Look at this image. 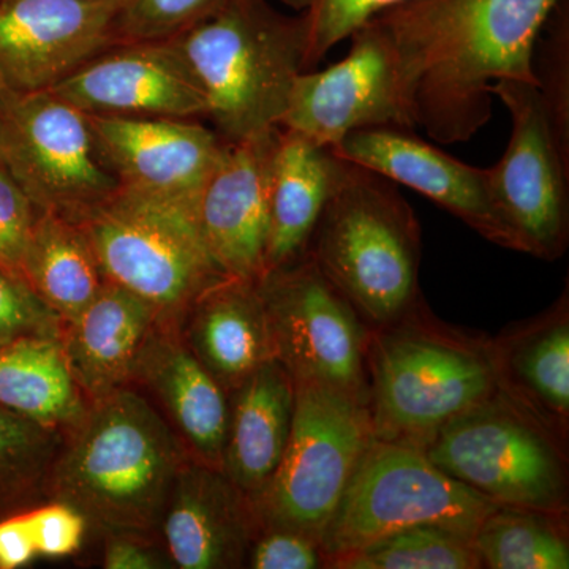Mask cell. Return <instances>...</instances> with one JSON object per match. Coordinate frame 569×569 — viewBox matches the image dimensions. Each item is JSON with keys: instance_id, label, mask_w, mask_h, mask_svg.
I'll return each mask as SVG.
<instances>
[{"instance_id": "ba28073f", "label": "cell", "mask_w": 569, "mask_h": 569, "mask_svg": "<svg viewBox=\"0 0 569 569\" xmlns=\"http://www.w3.org/2000/svg\"><path fill=\"white\" fill-rule=\"evenodd\" d=\"M498 507L440 470L422 449L373 437L326 526L321 549L328 563L411 527L475 535Z\"/></svg>"}, {"instance_id": "f35d334b", "label": "cell", "mask_w": 569, "mask_h": 569, "mask_svg": "<svg viewBox=\"0 0 569 569\" xmlns=\"http://www.w3.org/2000/svg\"><path fill=\"white\" fill-rule=\"evenodd\" d=\"M36 557L26 512L0 520V569L28 567Z\"/></svg>"}, {"instance_id": "277c9868", "label": "cell", "mask_w": 569, "mask_h": 569, "mask_svg": "<svg viewBox=\"0 0 569 569\" xmlns=\"http://www.w3.org/2000/svg\"><path fill=\"white\" fill-rule=\"evenodd\" d=\"M307 254L372 331L422 302L421 228L413 209L397 183L339 156Z\"/></svg>"}, {"instance_id": "8d00e7d4", "label": "cell", "mask_w": 569, "mask_h": 569, "mask_svg": "<svg viewBox=\"0 0 569 569\" xmlns=\"http://www.w3.org/2000/svg\"><path fill=\"white\" fill-rule=\"evenodd\" d=\"M37 556L59 559L71 556L81 548L86 520L78 509L56 501L26 512Z\"/></svg>"}, {"instance_id": "d6a6232c", "label": "cell", "mask_w": 569, "mask_h": 569, "mask_svg": "<svg viewBox=\"0 0 569 569\" xmlns=\"http://www.w3.org/2000/svg\"><path fill=\"white\" fill-rule=\"evenodd\" d=\"M63 321L21 277L0 266V347L22 337H62Z\"/></svg>"}, {"instance_id": "74e56055", "label": "cell", "mask_w": 569, "mask_h": 569, "mask_svg": "<svg viewBox=\"0 0 569 569\" xmlns=\"http://www.w3.org/2000/svg\"><path fill=\"white\" fill-rule=\"evenodd\" d=\"M107 569H162L170 567L159 550L132 535H112L103 553Z\"/></svg>"}, {"instance_id": "603a6c76", "label": "cell", "mask_w": 569, "mask_h": 569, "mask_svg": "<svg viewBox=\"0 0 569 569\" xmlns=\"http://www.w3.org/2000/svg\"><path fill=\"white\" fill-rule=\"evenodd\" d=\"M295 392L293 378L276 359L258 367L231 392L220 470L253 503L274 478L290 440Z\"/></svg>"}, {"instance_id": "d4e9b609", "label": "cell", "mask_w": 569, "mask_h": 569, "mask_svg": "<svg viewBox=\"0 0 569 569\" xmlns=\"http://www.w3.org/2000/svg\"><path fill=\"white\" fill-rule=\"evenodd\" d=\"M336 164L332 148L280 127L269 183L266 274L307 254L331 193Z\"/></svg>"}, {"instance_id": "d590c367", "label": "cell", "mask_w": 569, "mask_h": 569, "mask_svg": "<svg viewBox=\"0 0 569 569\" xmlns=\"http://www.w3.org/2000/svg\"><path fill=\"white\" fill-rule=\"evenodd\" d=\"M569 43L567 28H560L546 43L535 74L548 108L549 119L565 152L569 153Z\"/></svg>"}, {"instance_id": "484cf974", "label": "cell", "mask_w": 569, "mask_h": 569, "mask_svg": "<svg viewBox=\"0 0 569 569\" xmlns=\"http://www.w3.org/2000/svg\"><path fill=\"white\" fill-rule=\"evenodd\" d=\"M84 397L62 337H22L0 347V407L51 430L74 429L88 411Z\"/></svg>"}, {"instance_id": "836d02e7", "label": "cell", "mask_w": 569, "mask_h": 569, "mask_svg": "<svg viewBox=\"0 0 569 569\" xmlns=\"http://www.w3.org/2000/svg\"><path fill=\"white\" fill-rule=\"evenodd\" d=\"M253 569H317L326 559L318 539L301 531L261 527L246 561Z\"/></svg>"}, {"instance_id": "d6986e66", "label": "cell", "mask_w": 569, "mask_h": 569, "mask_svg": "<svg viewBox=\"0 0 569 569\" xmlns=\"http://www.w3.org/2000/svg\"><path fill=\"white\" fill-rule=\"evenodd\" d=\"M160 526L170 560L181 569L244 567L261 530L253 501L220 468L187 460Z\"/></svg>"}, {"instance_id": "4316f807", "label": "cell", "mask_w": 569, "mask_h": 569, "mask_svg": "<svg viewBox=\"0 0 569 569\" xmlns=\"http://www.w3.org/2000/svg\"><path fill=\"white\" fill-rule=\"evenodd\" d=\"M21 277L63 325L80 316L107 282L84 228L54 212H40L33 224Z\"/></svg>"}, {"instance_id": "7c38bea8", "label": "cell", "mask_w": 569, "mask_h": 569, "mask_svg": "<svg viewBox=\"0 0 569 569\" xmlns=\"http://www.w3.org/2000/svg\"><path fill=\"white\" fill-rule=\"evenodd\" d=\"M490 93L512 122L507 151L488 168L490 197L519 252L559 260L569 242V153L557 140L538 84L501 80Z\"/></svg>"}, {"instance_id": "1f68e13d", "label": "cell", "mask_w": 569, "mask_h": 569, "mask_svg": "<svg viewBox=\"0 0 569 569\" xmlns=\"http://www.w3.org/2000/svg\"><path fill=\"white\" fill-rule=\"evenodd\" d=\"M219 0H121L119 41L167 40L204 17Z\"/></svg>"}, {"instance_id": "2e32d148", "label": "cell", "mask_w": 569, "mask_h": 569, "mask_svg": "<svg viewBox=\"0 0 569 569\" xmlns=\"http://www.w3.org/2000/svg\"><path fill=\"white\" fill-rule=\"evenodd\" d=\"M51 92L89 116L206 118L203 91L168 39L112 44Z\"/></svg>"}, {"instance_id": "ac0fdd59", "label": "cell", "mask_w": 569, "mask_h": 569, "mask_svg": "<svg viewBox=\"0 0 569 569\" xmlns=\"http://www.w3.org/2000/svg\"><path fill=\"white\" fill-rule=\"evenodd\" d=\"M332 151L340 159L410 187L447 209L492 244L519 252L518 241L498 213L488 168L452 159L402 127H367L343 137Z\"/></svg>"}, {"instance_id": "7a4b0ae2", "label": "cell", "mask_w": 569, "mask_h": 569, "mask_svg": "<svg viewBox=\"0 0 569 569\" xmlns=\"http://www.w3.org/2000/svg\"><path fill=\"white\" fill-rule=\"evenodd\" d=\"M183 462L162 417L122 387L92 400L52 463V489L108 533L141 537L162 523Z\"/></svg>"}, {"instance_id": "30bf717a", "label": "cell", "mask_w": 569, "mask_h": 569, "mask_svg": "<svg viewBox=\"0 0 569 569\" xmlns=\"http://www.w3.org/2000/svg\"><path fill=\"white\" fill-rule=\"evenodd\" d=\"M274 359L295 385L337 389L369 403L372 329L305 254L258 282Z\"/></svg>"}, {"instance_id": "f1b7e54d", "label": "cell", "mask_w": 569, "mask_h": 569, "mask_svg": "<svg viewBox=\"0 0 569 569\" xmlns=\"http://www.w3.org/2000/svg\"><path fill=\"white\" fill-rule=\"evenodd\" d=\"M331 569H479L473 533L441 526L397 531L365 548L336 557Z\"/></svg>"}, {"instance_id": "f546056e", "label": "cell", "mask_w": 569, "mask_h": 569, "mask_svg": "<svg viewBox=\"0 0 569 569\" xmlns=\"http://www.w3.org/2000/svg\"><path fill=\"white\" fill-rule=\"evenodd\" d=\"M54 432L0 407V507L20 503L50 473Z\"/></svg>"}, {"instance_id": "44dd1931", "label": "cell", "mask_w": 569, "mask_h": 569, "mask_svg": "<svg viewBox=\"0 0 569 569\" xmlns=\"http://www.w3.org/2000/svg\"><path fill=\"white\" fill-rule=\"evenodd\" d=\"M159 323V312L149 302L104 282L91 305L63 325V351L82 395L97 400L122 388Z\"/></svg>"}, {"instance_id": "9c48e42d", "label": "cell", "mask_w": 569, "mask_h": 569, "mask_svg": "<svg viewBox=\"0 0 569 569\" xmlns=\"http://www.w3.org/2000/svg\"><path fill=\"white\" fill-rule=\"evenodd\" d=\"M290 440L254 501L261 527L321 537L373 440L369 403L321 385H295Z\"/></svg>"}, {"instance_id": "ffe728a7", "label": "cell", "mask_w": 569, "mask_h": 569, "mask_svg": "<svg viewBox=\"0 0 569 569\" xmlns=\"http://www.w3.org/2000/svg\"><path fill=\"white\" fill-rule=\"evenodd\" d=\"M497 385L567 443L569 422L568 288L533 320L489 340Z\"/></svg>"}, {"instance_id": "8992f818", "label": "cell", "mask_w": 569, "mask_h": 569, "mask_svg": "<svg viewBox=\"0 0 569 569\" xmlns=\"http://www.w3.org/2000/svg\"><path fill=\"white\" fill-rule=\"evenodd\" d=\"M78 223L104 280L149 302L160 323L187 316L208 288L227 279L206 249L197 216L179 206L118 187Z\"/></svg>"}, {"instance_id": "3957f363", "label": "cell", "mask_w": 569, "mask_h": 569, "mask_svg": "<svg viewBox=\"0 0 569 569\" xmlns=\"http://www.w3.org/2000/svg\"><path fill=\"white\" fill-rule=\"evenodd\" d=\"M168 40L203 91L206 119L228 142L279 126L296 78L307 71V18L288 17L268 0H219Z\"/></svg>"}, {"instance_id": "e0dca14e", "label": "cell", "mask_w": 569, "mask_h": 569, "mask_svg": "<svg viewBox=\"0 0 569 569\" xmlns=\"http://www.w3.org/2000/svg\"><path fill=\"white\" fill-rule=\"evenodd\" d=\"M280 127L224 141L201 190L197 220L206 249L224 276L260 282L266 274L269 183Z\"/></svg>"}, {"instance_id": "e575fe53", "label": "cell", "mask_w": 569, "mask_h": 569, "mask_svg": "<svg viewBox=\"0 0 569 569\" xmlns=\"http://www.w3.org/2000/svg\"><path fill=\"white\" fill-rule=\"evenodd\" d=\"M40 212L0 167V266L18 277Z\"/></svg>"}, {"instance_id": "9a60e30c", "label": "cell", "mask_w": 569, "mask_h": 569, "mask_svg": "<svg viewBox=\"0 0 569 569\" xmlns=\"http://www.w3.org/2000/svg\"><path fill=\"white\" fill-rule=\"evenodd\" d=\"M100 162L133 190L197 216L206 181L224 141L194 119L89 116Z\"/></svg>"}, {"instance_id": "cb8c5ba5", "label": "cell", "mask_w": 569, "mask_h": 569, "mask_svg": "<svg viewBox=\"0 0 569 569\" xmlns=\"http://www.w3.org/2000/svg\"><path fill=\"white\" fill-rule=\"evenodd\" d=\"M187 317V346L227 392L274 359L258 282L227 277L208 288Z\"/></svg>"}, {"instance_id": "8fae6325", "label": "cell", "mask_w": 569, "mask_h": 569, "mask_svg": "<svg viewBox=\"0 0 569 569\" xmlns=\"http://www.w3.org/2000/svg\"><path fill=\"white\" fill-rule=\"evenodd\" d=\"M0 167L39 211L74 222L119 187L97 157L88 114L51 91L0 92Z\"/></svg>"}, {"instance_id": "5b68a950", "label": "cell", "mask_w": 569, "mask_h": 569, "mask_svg": "<svg viewBox=\"0 0 569 569\" xmlns=\"http://www.w3.org/2000/svg\"><path fill=\"white\" fill-rule=\"evenodd\" d=\"M498 391L488 339L438 323L425 305L369 346L373 437L425 451L441 427Z\"/></svg>"}, {"instance_id": "52a82bcc", "label": "cell", "mask_w": 569, "mask_h": 569, "mask_svg": "<svg viewBox=\"0 0 569 569\" xmlns=\"http://www.w3.org/2000/svg\"><path fill=\"white\" fill-rule=\"evenodd\" d=\"M425 452L500 507L568 515L567 443L500 389L441 427Z\"/></svg>"}, {"instance_id": "6da1fadb", "label": "cell", "mask_w": 569, "mask_h": 569, "mask_svg": "<svg viewBox=\"0 0 569 569\" xmlns=\"http://www.w3.org/2000/svg\"><path fill=\"white\" fill-rule=\"evenodd\" d=\"M560 0H403L377 14L395 41L415 122L466 142L492 118L490 86L535 82L539 33Z\"/></svg>"}, {"instance_id": "7402d4cb", "label": "cell", "mask_w": 569, "mask_h": 569, "mask_svg": "<svg viewBox=\"0 0 569 569\" xmlns=\"http://www.w3.org/2000/svg\"><path fill=\"white\" fill-rule=\"evenodd\" d=\"M133 377L141 378L167 408L200 462L222 468L230 402L170 323H159L142 348Z\"/></svg>"}, {"instance_id": "83f0119b", "label": "cell", "mask_w": 569, "mask_h": 569, "mask_svg": "<svg viewBox=\"0 0 569 569\" xmlns=\"http://www.w3.org/2000/svg\"><path fill=\"white\" fill-rule=\"evenodd\" d=\"M567 516L498 507L473 535L482 568L568 569Z\"/></svg>"}, {"instance_id": "4dcf8cb0", "label": "cell", "mask_w": 569, "mask_h": 569, "mask_svg": "<svg viewBox=\"0 0 569 569\" xmlns=\"http://www.w3.org/2000/svg\"><path fill=\"white\" fill-rule=\"evenodd\" d=\"M309 22L306 70H313L336 44L367 21L403 0H282Z\"/></svg>"}, {"instance_id": "5bb4252c", "label": "cell", "mask_w": 569, "mask_h": 569, "mask_svg": "<svg viewBox=\"0 0 569 569\" xmlns=\"http://www.w3.org/2000/svg\"><path fill=\"white\" fill-rule=\"evenodd\" d=\"M121 0H0V92L51 91L112 44Z\"/></svg>"}, {"instance_id": "4fadbf2b", "label": "cell", "mask_w": 569, "mask_h": 569, "mask_svg": "<svg viewBox=\"0 0 569 569\" xmlns=\"http://www.w3.org/2000/svg\"><path fill=\"white\" fill-rule=\"evenodd\" d=\"M348 39L347 58L296 78L279 127L335 148L367 127L417 129L396 44L383 24L367 21Z\"/></svg>"}]
</instances>
